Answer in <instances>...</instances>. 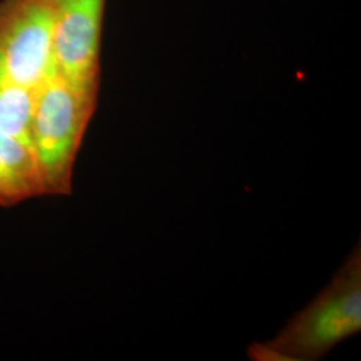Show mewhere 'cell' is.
I'll return each mask as SVG.
<instances>
[{"mask_svg": "<svg viewBox=\"0 0 361 361\" xmlns=\"http://www.w3.org/2000/svg\"><path fill=\"white\" fill-rule=\"evenodd\" d=\"M361 331L360 244L332 281L298 312L271 341L252 348L258 360H320L341 341Z\"/></svg>", "mask_w": 361, "mask_h": 361, "instance_id": "6da1fadb", "label": "cell"}, {"mask_svg": "<svg viewBox=\"0 0 361 361\" xmlns=\"http://www.w3.org/2000/svg\"><path fill=\"white\" fill-rule=\"evenodd\" d=\"M98 104V94L54 74L35 91L30 143L43 197L73 193L78 153Z\"/></svg>", "mask_w": 361, "mask_h": 361, "instance_id": "7a4b0ae2", "label": "cell"}, {"mask_svg": "<svg viewBox=\"0 0 361 361\" xmlns=\"http://www.w3.org/2000/svg\"><path fill=\"white\" fill-rule=\"evenodd\" d=\"M50 0H0V78L37 91L56 73Z\"/></svg>", "mask_w": 361, "mask_h": 361, "instance_id": "3957f363", "label": "cell"}, {"mask_svg": "<svg viewBox=\"0 0 361 361\" xmlns=\"http://www.w3.org/2000/svg\"><path fill=\"white\" fill-rule=\"evenodd\" d=\"M55 71L82 90L99 94L106 0H50Z\"/></svg>", "mask_w": 361, "mask_h": 361, "instance_id": "277c9868", "label": "cell"}, {"mask_svg": "<svg viewBox=\"0 0 361 361\" xmlns=\"http://www.w3.org/2000/svg\"><path fill=\"white\" fill-rule=\"evenodd\" d=\"M43 197L35 155L28 140L0 133V207Z\"/></svg>", "mask_w": 361, "mask_h": 361, "instance_id": "5b68a950", "label": "cell"}, {"mask_svg": "<svg viewBox=\"0 0 361 361\" xmlns=\"http://www.w3.org/2000/svg\"><path fill=\"white\" fill-rule=\"evenodd\" d=\"M35 91L0 78V133L30 141Z\"/></svg>", "mask_w": 361, "mask_h": 361, "instance_id": "8992f818", "label": "cell"}]
</instances>
